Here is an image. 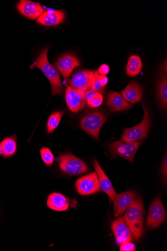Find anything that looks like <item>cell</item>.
Returning a JSON list of instances; mask_svg holds the SVG:
<instances>
[{"instance_id":"10","label":"cell","mask_w":167,"mask_h":251,"mask_svg":"<svg viewBox=\"0 0 167 251\" xmlns=\"http://www.w3.org/2000/svg\"><path fill=\"white\" fill-rule=\"evenodd\" d=\"M111 229L118 245H121L124 243L132 242L133 241V234L124 220V216L114 221L112 223Z\"/></svg>"},{"instance_id":"17","label":"cell","mask_w":167,"mask_h":251,"mask_svg":"<svg viewBox=\"0 0 167 251\" xmlns=\"http://www.w3.org/2000/svg\"><path fill=\"white\" fill-rule=\"evenodd\" d=\"M107 105L113 111H121L132 107V105L126 100L120 94L110 91L107 97Z\"/></svg>"},{"instance_id":"1","label":"cell","mask_w":167,"mask_h":251,"mask_svg":"<svg viewBox=\"0 0 167 251\" xmlns=\"http://www.w3.org/2000/svg\"><path fill=\"white\" fill-rule=\"evenodd\" d=\"M144 204L141 197H136L125 211L124 220L129 226L133 236L138 241L144 235Z\"/></svg>"},{"instance_id":"24","label":"cell","mask_w":167,"mask_h":251,"mask_svg":"<svg viewBox=\"0 0 167 251\" xmlns=\"http://www.w3.org/2000/svg\"><path fill=\"white\" fill-rule=\"evenodd\" d=\"M40 153L43 161L47 167H51L54 160V156L50 149L42 148L40 150Z\"/></svg>"},{"instance_id":"26","label":"cell","mask_w":167,"mask_h":251,"mask_svg":"<svg viewBox=\"0 0 167 251\" xmlns=\"http://www.w3.org/2000/svg\"><path fill=\"white\" fill-rule=\"evenodd\" d=\"M98 93L92 89H89L85 92V99L86 103L88 104L97 95Z\"/></svg>"},{"instance_id":"3","label":"cell","mask_w":167,"mask_h":251,"mask_svg":"<svg viewBox=\"0 0 167 251\" xmlns=\"http://www.w3.org/2000/svg\"><path fill=\"white\" fill-rule=\"evenodd\" d=\"M144 111V118L137 126L125 128L121 136V141L132 142L144 140L147 138L151 125L149 112L146 106L142 104Z\"/></svg>"},{"instance_id":"15","label":"cell","mask_w":167,"mask_h":251,"mask_svg":"<svg viewBox=\"0 0 167 251\" xmlns=\"http://www.w3.org/2000/svg\"><path fill=\"white\" fill-rule=\"evenodd\" d=\"M94 166L98 177L101 190L104 192L113 201L118 194L115 192L111 181L96 159H94Z\"/></svg>"},{"instance_id":"4","label":"cell","mask_w":167,"mask_h":251,"mask_svg":"<svg viewBox=\"0 0 167 251\" xmlns=\"http://www.w3.org/2000/svg\"><path fill=\"white\" fill-rule=\"evenodd\" d=\"M106 121L107 118L104 113L100 111L94 112L82 118L81 126L83 130L99 140L100 129Z\"/></svg>"},{"instance_id":"28","label":"cell","mask_w":167,"mask_h":251,"mask_svg":"<svg viewBox=\"0 0 167 251\" xmlns=\"http://www.w3.org/2000/svg\"><path fill=\"white\" fill-rule=\"evenodd\" d=\"M95 77H96L102 86L105 87L108 83V79L105 75H102L99 74L97 71L94 72Z\"/></svg>"},{"instance_id":"13","label":"cell","mask_w":167,"mask_h":251,"mask_svg":"<svg viewBox=\"0 0 167 251\" xmlns=\"http://www.w3.org/2000/svg\"><path fill=\"white\" fill-rule=\"evenodd\" d=\"M136 197L134 191H126L118 195L113 201L114 217L117 218L125 213Z\"/></svg>"},{"instance_id":"23","label":"cell","mask_w":167,"mask_h":251,"mask_svg":"<svg viewBox=\"0 0 167 251\" xmlns=\"http://www.w3.org/2000/svg\"><path fill=\"white\" fill-rule=\"evenodd\" d=\"M167 77L163 75L158 85V96L160 102L164 108L167 105Z\"/></svg>"},{"instance_id":"31","label":"cell","mask_w":167,"mask_h":251,"mask_svg":"<svg viewBox=\"0 0 167 251\" xmlns=\"http://www.w3.org/2000/svg\"><path fill=\"white\" fill-rule=\"evenodd\" d=\"M110 68L107 64H103L99 68L98 73L102 75H106L109 73Z\"/></svg>"},{"instance_id":"16","label":"cell","mask_w":167,"mask_h":251,"mask_svg":"<svg viewBox=\"0 0 167 251\" xmlns=\"http://www.w3.org/2000/svg\"><path fill=\"white\" fill-rule=\"evenodd\" d=\"M65 14L63 10L46 11L37 19L38 24L46 26H55L64 21Z\"/></svg>"},{"instance_id":"18","label":"cell","mask_w":167,"mask_h":251,"mask_svg":"<svg viewBox=\"0 0 167 251\" xmlns=\"http://www.w3.org/2000/svg\"><path fill=\"white\" fill-rule=\"evenodd\" d=\"M47 204L48 207L52 210L62 212L67 210L70 206V201L63 195L54 193L48 197Z\"/></svg>"},{"instance_id":"5","label":"cell","mask_w":167,"mask_h":251,"mask_svg":"<svg viewBox=\"0 0 167 251\" xmlns=\"http://www.w3.org/2000/svg\"><path fill=\"white\" fill-rule=\"evenodd\" d=\"M59 167L65 174L76 176L88 171L86 164L78 157L71 153L62 155L59 159Z\"/></svg>"},{"instance_id":"11","label":"cell","mask_w":167,"mask_h":251,"mask_svg":"<svg viewBox=\"0 0 167 251\" xmlns=\"http://www.w3.org/2000/svg\"><path fill=\"white\" fill-rule=\"evenodd\" d=\"M96 77L91 71L83 70L75 73L69 81V84L74 88L84 92L92 89Z\"/></svg>"},{"instance_id":"27","label":"cell","mask_w":167,"mask_h":251,"mask_svg":"<svg viewBox=\"0 0 167 251\" xmlns=\"http://www.w3.org/2000/svg\"><path fill=\"white\" fill-rule=\"evenodd\" d=\"M136 249L135 246L132 242H125L120 245L121 251H134Z\"/></svg>"},{"instance_id":"9","label":"cell","mask_w":167,"mask_h":251,"mask_svg":"<svg viewBox=\"0 0 167 251\" xmlns=\"http://www.w3.org/2000/svg\"><path fill=\"white\" fill-rule=\"evenodd\" d=\"M66 101L68 108L73 112L82 111L86 103L84 91L68 86L66 91Z\"/></svg>"},{"instance_id":"21","label":"cell","mask_w":167,"mask_h":251,"mask_svg":"<svg viewBox=\"0 0 167 251\" xmlns=\"http://www.w3.org/2000/svg\"><path fill=\"white\" fill-rule=\"evenodd\" d=\"M142 66L141 59L138 55L131 56L126 66L127 75L131 77L138 75L141 72Z\"/></svg>"},{"instance_id":"25","label":"cell","mask_w":167,"mask_h":251,"mask_svg":"<svg viewBox=\"0 0 167 251\" xmlns=\"http://www.w3.org/2000/svg\"><path fill=\"white\" fill-rule=\"evenodd\" d=\"M103 100V95L101 94L98 93L97 96L95 97V98L87 104L90 107H97L102 104Z\"/></svg>"},{"instance_id":"29","label":"cell","mask_w":167,"mask_h":251,"mask_svg":"<svg viewBox=\"0 0 167 251\" xmlns=\"http://www.w3.org/2000/svg\"><path fill=\"white\" fill-rule=\"evenodd\" d=\"M104 87L102 86L98 80L96 78L93 84L92 89L97 93L101 94L103 92Z\"/></svg>"},{"instance_id":"6","label":"cell","mask_w":167,"mask_h":251,"mask_svg":"<svg viewBox=\"0 0 167 251\" xmlns=\"http://www.w3.org/2000/svg\"><path fill=\"white\" fill-rule=\"evenodd\" d=\"M141 144V141L132 142H115L109 145V152L113 155L120 156L133 163L135 155Z\"/></svg>"},{"instance_id":"30","label":"cell","mask_w":167,"mask_h":251,"mask_svg":"<svg viewBox=\"0 0 167 251\" xmlns=\"http://www.w3.org/2000/svg\"><path fill=\"white\" fill-rule=\"evenodd\" d=\"M162 173L163 175V178L166 180H167V154L165 155V157L164 159L162 168Z\"/></svg>"},{"instance_id":"20","label":"cell","mask_w":167,"mask_h":251,"mask_svg":"<svg viewBox=\"0 0 167 251\" xmlns=\"http://www.w3.org/2000/svg\"><path fill=\"white\" fill-rule=\"evenodd\" d=\"M17 150L16 136H7L0 143V156L4 158H11L16 154Z\"/></svg>"},{"instance_id":"7","label":"cell","mask_w":167,"mask_h":251,"mask_svg":"<svg viewBox=\"0 0 167 251\" xmlns=\"http://www.w3.org/2000/svg\"><path fill=\"white\" fill-rule=\"evenodd\" d=\"M77 192L82 196H88L98 193L101 187L97 174L92 173L78 179L75 182Z\"/></svg>"},{"instance_id":"22","label":"cell","mask_w":167,"mask_h":251,"mask_svg":"<svg viewBox=\"0 0 167 251\" xmlns=\"http://www.w3.org/2000/svg\"><path fill=\"white\" fill-rule=\"evenodd\" d=\"M64 114V111H59L52 114L47 122V130L48 133H52L54 132L59 126Z\"/></svg>"},{"instance_id":"19","label":"cell","mask_w":167,"mask_h":251,"mask_svg":"<svg viewBox=\"0 0 167 251\" xmlns=\"http://www.w3.org/2000/svg\"><path fill=\"white\" fill-rule=\"evenodd\" d=\"M122 96L132 104L138 103L143 96V89L137 82H132L121 92Z\"/></svg>"},{"instance_id":"14","label":"cell","mask_w":167,"mask_h":251,"mask_svg":"<svg viewBox=\"0 0 167 251\" xmlns=\"http://www.w3.org/2000/svg\"><path fill=\"white\" fill-rule=\"evenodd\" d=\"M16 7L21 14L32 20L38 19L43 13L40 3L29 0H21Z\"/></svg>"},{"instance_id":"12","label":"cell","mask_w":167,"mask_h":251,"mask_svg":"<svg viewBox=\"0 0 167 251\" xmlns=\"http://www.w3.org/2000/svg\"><path fill=\"white\" fill-rule=\"evenodd\" d=\"M80 65L78 58L70 54L63 55L55 64L56 69L61 74L66 82L75 68Z\"/></svg>"},{"instance_id":"8","label":"cell","mask_w":167,"mask_h":251,"mask_svg":"<svg viewBox=\"0 0 167 251\" xmlns=\"http://www.w3.org/2000/svg\"><path fill=\"white\" fill-rule=\"evenodd\" d=\"M166 216L165 209L161 200L156 198L152 202L146 221L149 229H154L160 226Z\"/></svg>"},{"instance_id":"2","label":"cell","mask_w":167,"mask_h":251,"mask_svg":"<svg viewBox=\"0 0 167 251\" xmlns=\"http://www.w3.org/2000/svg\"><path fill=\"white\" fill-rule=\"evenodd\" d=\"M49 48L44 49L38 56L35 61L30 65L31 69L39 68L49 80L52 88V96H61L63 87L58 71L51 65L48 60V52Z\"/></svg>"}]
</instances>
